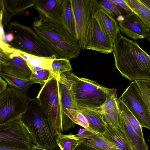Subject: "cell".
I'll list each match as a JSON object with an SVG mask.
<instances>
[{"label":"cell","instance_id":"obj_44","mask_svg":"<svg viewBox=\"0 0 150 150\" xmlns=\"http://www.w3.org/2000/svg\"><path fill=\"white\" fill-rule=\"evenodd\" d=\"M140 1L150 10V0H140Z\"/></svg>","mask_w":150,"mask_h":150},{"label":"cell","instance_id":"obj_28","mask_svg":"<svg viewBox=\"0 0 150 150\" xmlns=\"http://www.w3.org/2000/svg\"><path fill=\"white\" fill-rule=\"evenodd\" d=\"M86 142L101 150H120L108 141L100 133H96L90 139Z\"/></svg>","mask_w":150,"mask_h":150},{"label":"cell","instance_id":"obj_12","mask_svg":"<svg viewBox=\"0 0 150 150\" xmlns=\"http://www.w3.org/2000/svg\"><path fill=\"white\" fill-rule=\"evenodd\" d=\"M120 30L134 40L146 38L150 29L134 13L126 16L119 23Z\"/></svg>","mask_w":150,"mask_h":150},{"label":"cell","instance_id":"obj_23","mask_svg":"<svg viewBox=\"0 0 150 150\" xmlns=\"http://www.w3.org/2000/svg\"><path fill=\"white\" fill-rule=\"evenodd\" d=\"M93 1L97 8L105 10L114 17L117 21L120 22L126 16L129 15L112 0Z\"/></svg>","mask_w":150,"mask_h":150},{"label":"cell","instance_id":"obj_45","mask_svg":"<svg viewBox=\"0 0 150 150\" xmlns=\"http://www.w3.org/2000/svg\"><path fill=\"white\" fill-rule=\"evenodd\" d=\"M146 38H147L150 42V33L147 36Z\"/></svg>","mask_w":150,"mask_h":150},{"label":"cell","instance_id":"obj_34","mask_svg":"<svg viewBox=\"0 0 150 150\" xmlns=\"http://www.w3.org/2000/svg\"><path fill=\"white\" fill-rule=\"evenodd\" d=\"M12 54L0 48V67L7 64L8 62L11 58Z\"/></svg>","mask_w":150,"mask_h":150},{"label":"cell","instance_id":"obj_36","mask_svg":"<svg viewBox=\"0 0 150 150\" xmlns=\"http://www.w3.org/2000/svg\"><path fill=\"white\" fill-rule=\"evenodd\" d=\"M96 132L90 131L86 129H81L78 132L81 136L86 140L90 139Z\"/></svg>","mask_w":150,"mask_h":150},{"label":"cell","instance_id":"obj_27","mask_svg":"<svg viewBox=\"0 0 150 150\" xmlns=\"http://www.w3.org/2000/svg\"><path fill=\"white\" fill-rule=\"evenodd\" d=\"M0 76L7 82L9 86L26 92L27 90L34 82L31 80H26L16 77L3 71Z\"/></svg>","mask_w":150,"mask_h":150},{"label":"cell","instance_id":"obj_41","mask_svg":"<svg viewBox=\"0 0 150 150\" xmlns=\"http://www.w3.org/2000/svg\"><path fill=\"white\" fill-rule=\"evenodd\" d=\"M6 33H7L5 34L2 38L4 40L6 41L8 43H9L11 42L13 39V34L11 32Z\"/></svg>","mask_w":150,"mask_h":150},{"label":"cell","instance_id":"obj_3","mask_svg":"<svg viewBox=\"0 0 150 150\" xmlns=\"http://www.w3.org/2000/svg\"><path fill=\"white\" fill-rule=\"evenodd\" d=\"M58 78L70 90L74 102L79 109L99 110L117 89L104 87L96 81L78 77L70 72L62 73Z\"/></svg>","mask_w":150,"mask_h":150},{"label":"cell","instance_id":"obj_43","mask_svg":"<svg viewBox=\"0 0 150 150\" xmlns=\"http://www.w3.org/2000/svg\"><path fill=\"white\" fill-rule=\"evenodd\" d=\"M4 27L2 24V22L0 21V37L3 38L5 35Z\"/></svg>","mask_w":150,"mask_h":150},{"label":"cell","instance_id":"obj_11","mask_svg":"<svg viewBox=\"0 0 150 150\" xmlns=\"http://www.w3.org/2000/svg\"><path fill=\"white\" fill-rule=\"evenodd\" d=\"M58 80L62 125L65 132L75 127L73 121L80 110L74 102L69 87L58 78Z\"/></svg>","mask_w":150,"mask_h":150},{"label":"cell","instance_id":"obj_46","mask_svg":"<svg viewBox=\"0 0 150 150\" xmlns=\"http://www.w3.org/2000/svg\"></svg>","mask_w":150,"mask_h":150},{"label":"cell","instance_id":"obj_15","mask_svg":"<svg viewBox=\"0 0 150 150\" xmlns=\"http://www.w3.org/2000/svg\"><path fill=\"white\" fill-rule=\"evenodd\" d=\"M94 16L105 35L114 44L120 34L117 21L111 15L101 8H97Z\"/></svg>","mask_w":150,"mask_h":150},{"label":"cell","instance_id":"obj_8","mask_svg":"<svg viewBox=\"0 0 150 150\" xmlns=\"http://www.w3.org/2000/svg\"><path fill=\"white\" fill-rule=\"evenodd\" d=\"M26 92L8 87L0 94V124L22 115L30 100Z\"/></svg>","mask_w":150,"mask_h":150},{"label":"cell","instance_id":"obj_4","mask_svg":"<svg viewBox=\"0 0 150 150\" xmlns=\"http://www.w3.org/2000/svg\"><path fill=\"white\" fill-rule=\"evenodd\" d=\"M21 118L34 144L48 149H56L57 145L55 138L36 98H30Z\"/></svg>","mask_w":150,"mask_h":150},{"label":"cell","instance_id":"obj_30","mask_svg":"<svg viewBox=\"0 0 150 150\" xmlns=\"http://www.w3.org/2000/svg\"><path fill=\"white\" fill-rule=\"evenodd\" d=\"M135 81L138 85L150 119V81L138 80Z\"/></svg>","mask_w":150,"mask_h":150},{"label":"cell","instance_id":"obj_14","mask_svg":"<svg viewBox=\"0 0 150 150\" xmlns=\"http://www.w3.org/2000/svg\"><path fill=\"white\" fill-rule=\"evenodd\" d=\"M113 44L105 35L94 15L91 37L85 49L108 54L113 52Z\"/></svg>","mask_w":150,"mask_h":150},{"label":"cell","instance_id":"obj_37","mask_svg":"<svg viewBox=\"0 0 150 150\" xmlns=\"http://www.w3.org/2000/svg\"><path fill=\"white\" fill-rule=\"evenodd\" d=\"M75 150H101L90 144L85 141L78 146Z\"/></svg>","mask_w":150,"mask_h":150},{"label":"cell","instance_id":"obj_35","mask_svg":"<svg viewBox=\"0 0 150 150\" xmlns=\"http://www.w3.org/2000/svg\"><path fill=\"white\" fill-rule=\"evenodd\" d=\"M0 48L10 53L13 54L16 49L12 47L6 41L0 37Z\"/></svg>","mask_w":150,"mask_h":150},{"label":"cell","instance_id":"obj_26","mask_svg":"<svg viewBox=\"0 0 150 150\" xmlns=\"http://www.w3.org/2000/svg\"><path fill=\"white\" fill-rule=\"evenodd\" d=\"M128 7L150 30V10L140 0H124Z\"/></svg>","mask_w":150,"mask_h":150},{"label":"cell","instance_id":"obj_42","mask_svg":"<svg viewBox=\"0 0 150 150\" xmlns=\"http://www.w3.org/2000/svg\"><path fill=\"white\" fill-rule=\"evenodd\" d=\"M30 150H52L39 147L34 144H32Z\"/></svg>","mask_w":150,"mask_h":150},{"label":"cell","instance_id":"obj_17","mask_svg":"<svg viewBox=\"0 0 150 150\" xmlns=\"http://www.w3.org/2000/svg\"><path fill=\"white\" fill-rule=\"evenodd\" d=\"M101 134L120 150H135L125 132L119 126L106 124L105 130Z\"/></svg>","mask_w":150,"mask_h":150},{"label":"cell","instance_id":"obj_7","mask_svg":"<svg viewBox=\"0 0 150 150\" xmlns=\"http://www.w3.org/2000/svg\"><path fill=\"white\" fill-rule=\"evenodd\" d=\"M70 0L75 20L76 38L81 50H83L91 37L97 8L93 0Z\"/></svg>","mask_w":150,"mask_h":150},{"label":"cell","instance_id":"obj_2","mask_svg":"<svg viewBox=\"0 0 150 150\" xmlns=\"http://www.w3.org/2000/svg\"><path fill=\"white\" fill-rule=\"evenodd\" d=\"M39 13L33 24L34 30L57 58H76L81 48L76 37L60 23L51 20Z\"/></svg>","mask_w":150,"mask_h":150},{"label":"cell","instance_id":"obj_22","mask_svg":"<svg viewBox=\"0 0 150 150\" xmlns=\"http://www.w3.org/2000/svg\"><path fill=\"white\" fill-rule=\"evenodd\" d=\"M80 111L87 119L90 127L93 131L101 134L104 132L106 129V123L99 110L84 109Z\"/></svg>","mask_w":150,"mask_h":150},{"label":"cell","instance_id":"obj_33","mask_svg":"<svg viewBox=\"0 0 150 150\" xmlns=\"http://www.w3.org/2000/svg\"><path fill=\"white\" fill-rule=\"evenodd\" d=\"M73 122L75 124L83 127L85 129L93 131L90 127L89 123L87 119L84 115L80 112V110L76 116Z\"/></svg>","mask_w":150,"mask_h":150},{"label":"cell","instance_id":"obj_13","mask_svg":"<svg viewBox=\"0 0 150 150\" xmlns=\"http://www.w3.org/2000/svg\"><path fill=\"white\" fill-rule=\"evenodd\" d=\"M37 0H0V21L4 27L10 23L12 17L24 12L34 6Z\"/></svg>","mask_w":150,"mask_h":150},{"label":"cell","instance_id":"obj_16","mask_svg":"<svg viewBox=\"0 0 150 150\" xmlns=\"http://www.w3.org/2000/svg\"><path fill=\"white\" fill-rule=\"evenodd\" d=\"M116 92L107 99L99 110L106 124L122 128V118L118 106Z\"/></svg>","mask_w":150,"mask_h":150},{"label":"cell","instance_id":"obj_19","mask_svg":"<svg viewBox=\"0 0 150 150\" xmlns=\"http://www.w3.org/2000/svg\"><path fill=\"white\" fill-rule=\"evenodd\" d=\"M64 2V0H37L34 6L38 13L51 20L62 23Z\"/></svg>","mask_w":150,"mask_h":150},{"label":"cell","instance_id":"obj_25","mask_svg":"<svg viewBox=\"0 0 150 150\" xmlns=\"http://www.w3.org/2000/svg\"><path fill=\"white\" fill-rule=\"evenodd\" d=\"M61 23L72 35L76 38L75 20L70 0H64Z\"/></svg>","mask_w":150,"mask_h":150},{"label":"cell","instance_id":"obj_31","mask_svg":"<svg viewBox=\"0 0 150 150\" xmlns=\"http://www.w3.org/2000/svg\"><path fill=\"white\" fill-rule=\"evenodd\" d=\"M72 70L69 59L64 58H56L52 64V72L55 76L58 77L63 73L70 72Z\"/></svg>","mask_w":150,"mask_h":150},{"label":"cell","instance_id":"obj_20","mask_svg":"<svg viewBox=\"0 0 150 150\" xmlns=\"http://www.w3.org/2000/svg\"><path fill=\"white\" fill-rule=\"evenodd\" d=\"M17 50V56H20L26 62L32 73L44 69L50 70L52 72V63L54 59L57 58L56 57H39L19 50Z\"/></svg>","mask_w":150,"mask_h":150},{"label":"cell","instance_id":"obj_21","mask_svg":"<svg viewBox=\"0 0 150 150\" xmlns=\"http://www.w3.org/2000/svg\"><path fill=\"white\" fill-rule=\"evenodd\" d=\"M122 118V128L130 140L135 150H149L144 139L139 136L130 125L125 113L120 110Z\"/></svg>","mask_w":150,"mask_h":150},{"label":"cell","instance_id":"obj_29","mask_svg":"<svg viewBox=\"0 0 150 150\" xmlns=\"http://www.w3.org/2000/svg\"><path fill=\"white\" fill-rule=\"evenodd\" d=\"M117 102L120 110L125 113L134 130L139 136L144 139L142 127L138 120L122 101L117 99Z\"/></svg>","mask_w":150,"mask_h":150},{"label":"cell","instance_id":"obj_39","mask_svg":"<svg viewBox=\"0 0 150 150\" xmlns=\"http://www.w3.org/2000/svg\"><path fill=\"white\" fill-rule=\"evenodd\" d=\"M8 83L1 76L0 77V94L1 93L7 88Z\"/></svg>","mask_w":150,"mask_h":150},{"label":"cell","instance_id":"obj_10","mask_svg":"<svg viewBox=\"0 0 150 150\" xmlns=\"http://www.w3.org/2000/svg\"><path fill=\"white\" fill-rule=\"evenodd\" d=\"M118 99L125 105L142 127L150 129V119L135 81L131 83Z\"/></svg>","mask_w":150,"mask_h":150},{"label":"cell","instance_id":"obj_6","mask_svg":"<svg viewBox=\"0 0 150 150\" xmlns=\"http://www.w3.org/2000/svg\"><path fill=\"white\" fill-rule=\"evenodd\" d=\"M6 28V33L11 32L13 35V39L8 43L15 49L39 57L57 58L29 27L13 21Z\"/></svg>","mask_w":150,"mask_h":150},{"label":"cell","instance_id":"obj_18","mask_svg":"<svg viewBox=\"0 0 150 150\" xmlns=\"http://www.w3.org/2000/svg\"><path fill=\"white\" fill-rule=\"evenodd\" d=\"M0 71L26 80H30L32 74L26 62L19 56L12 57L7 64L0 67Z\"/></svg>","mask_w":150,"mask_h":150},{"label":"cell","instance_id":"obj_5","mask_svg":"<svg viewBox=\"0 0 150 150\" xmlns=\"http://www.w3.org/2000/svg\"><path fill=\"white\" fill-rule=\"evenodd\" d=\"M36 98L47 120L53 136L64 132L58 77H53L41 87Z\"/></svg>","mask_w":150,"mask_h":150},{"label":"cell","instance_id":"obj_24","mask_svg":"<svg viewBox=\"0 0 150 150\" xmlns=\"http://www.w3.org/2000/svg\"><path fill=\"white\" fill-rule=\"evenodd\" d=\"M56 142L61 150H75L85 141L79 134L68 135L59 134L55 136Z\"/></svg>","mask_w":150,"mask_h":150},{"label":"cell","instance_id":"obj_32","mask_svg":"<svg viewBox=\"0 0 150 150\" xmlns=\"http://www.w3.org/2000/svg\"><path fill=\"white\" fill-rule=\"evenodd\" d=\"M55 76L51 71L42 70L32 73L30 80L35 83H39L42 87L49 80Z\"/></svg>","mask_w":150,"mask_h":150},{"label":"cell","instance_id":"obj_40","mask_svg":"<svg viewBox=\"0 0 150 150\" xmlns=\"http://www.w3.org/2000/svg\"><path fill=\"white\" fill-rule=\"evenodd\" d=\"M0 150H28L26 149L14 147L0 143Z\"/></svg>","mask_w":150,"mask_h":150},{"label":"cell","instance_id":"obj_38","mask_svg":"<svg viewBox=\"0 0 150 150\" xmlns=\"http://www.w3.org/2000/svg\"><path fill=\"white\" fill-rule=\"evenodd\" d=\"M113 1L118 4L128 14L134 13L130 8L126 4L124 0H112Z\"/></svg>","mask_w":150,"mask_h":150},{"label":"cell","instance_id":"obj_9","mask_svg":"<svg viewBox=\"0 0 150 150\" xmlns=\"http://www.w3.org/2000/svg\"><path fill=\"white\" fill-rule=\"evenodd\" d=\"M22 115L0 124V143L30 150L32 142L21 120Z\"/></svg>","mask_w":150,"mask_h":150},{"label":"cell","instance_id":"obj_1","mask_svg":"<svg viewBox=\"0 0 150 150\" xmlns=\"http://www.w3.org/2000/svg\"><path fill=\"white\" fill-rule=\"evenodd\" d=\"M113 44L115 65L124 77L130 81H150V55L121 33Z\"/></svg>","mask_w":150,"mask_h":150}]
</instances>
